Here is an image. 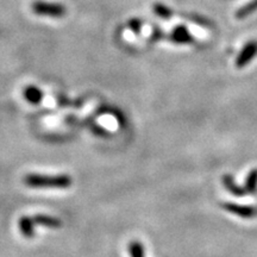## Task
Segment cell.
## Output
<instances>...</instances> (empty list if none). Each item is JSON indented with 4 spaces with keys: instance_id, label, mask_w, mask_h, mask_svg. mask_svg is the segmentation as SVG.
<instances>
[{
    "instance_id": "cell-1",
    "label": "cell",
    "mask_w": 257,
    "mask_h": 257,
    "mask_svg": "<svg viewBox=\"0 0 257 257\" xmlns=\"http://www.w3.org/2000/svg\"><path fill=\"white\" fill-rule=\"evenodd\" d=\"M25 186L30 188H69L73 180L68 174L43 175V174H28L24 176Z\"/></svg>"
},
{
    "instance_id": "cell-2",
    "label": "cell",
    "mask_w": 257,
    "mask_h": 257,
    "mask_svg": "<svg viewBox=\"0 0 257 257\" xmlns=\"http://www.w3.org/2000/svg\"><path fill=\"white\" fill-rule=\"evenodd\" d=\"M32 11L35 15L53 18H61L66 15V8L63 5L47 2H35L32 4Z\"/></svg>"
},
{
    "instance_id": "cell-3",
    "label": "cell",
    "mask_w": 257,
    "mask_h": 257,
    "mask_svg": "<svg viewBox=\"0 0 257 257\" xmlns=\"http://www.w3.org/2000/svg\"><path fill=\"white\" fill-rule=\"evenodd\" d=\"M224 211L229 212L233 216L242 218V219H253L257 217V207L252 205L237 204V202H224L221 205Z\"/></svg>"
},
{
    "instance_id": "cell-4",
    "label": "cell",
    "mask_w": 257,
    "mask_h": 257,
    "mask_svg": "<svg viewBox=\"0 0 257 257\" xmlns=\"http://www.w3.org/2000/svg\"><path fill=\"white\" fill-rule=\"evenodd\" d=\"M221 182H223V186L226 189L227 192L231 193V194L234 195V197H243L246 193L244 191L243 186H239L237 184L236 179L233 178L231 174H225L221 178Z\"/></svg>"
},
{
    "instance_id": "cell-5",
    "label": "cell",
    "mask_w": 257,
    "mask_h": 257,
    "mask_svg": "<svg viewBox=\"0 0 257 257\" xmlns=\"http://www.w3.org/2000/svg\"><path fill=\"white\" fill-rule=\"evenodd\" d=\"M35 224L41 225V226L49 227V229H60L62 226V221L59 218L49 216V214H36L32 217Z\"/></svg>"
},
{
    "instance_id": "cell-6",
    "label": "cell",
    "mask_w": 257,
    "mask_h": 257,
    "mask_svg": "<svg viewBox=\"0 0 257 257\" xmlns=\"http://www.w3.org/2000/svg\"><path fill=\"white\" fill-rule=\"evenodd\" d=\"M257 54V44L256 43H250L249 46H246L240 53L238 59L236 61V66L238 68H242V67L245 66L246 63H249L250 61L252 60V57Z\"/></svg>"
},
{
    "instance_id": "cell-7",
    "label": "cell",
    "mask_w": 257,
    "mask_h": 257,
    "mask_svg": "<svg viewBox=\"0 0 257 257\" xmlns=\"http://www.w3.org/2000/svg\"><path fill=\"white\" fill-rule=\"evenodd\" d=\"M18 226L21 233L25 238H32L35 236V221L32 217L23 216L18 220Z\"/></svg>"
},
{
    "instance_id": "cell-8",
    "label": "cell",
    "mask_w": 257,
    "mask_h": 257,
    "mask_svg": "<svg viewBox=\"0 0 257 257\" xmlns=\"http://www.w3.org/2000/svg\"><path fill=\"white\" fill-rule=\"evenodd\" d=\"M244 191L246 194L253 195L257 193V168H252L248 172L244 180Z\"/></svg>"
},
{
    "instance_id": "cell-9",
    "label": "cell",
    "mask_w": 257,
    "mask_h": 257,
    "mask_svg": "<svg viewBox=\"0 0 257 257\" xmlns=\"http://www.w3.org/2000/svg\"><path fill=\"white\" fill-rule=\"evenodd\" d=\"M23 95L25 100L30 102L32 105L40 104L42 99H43V92H42L38 87H36V86H32V85L28 86V87L24 89Z\"/></svg>"
},
{
    "instance_id": "cell-10",
    "label": "cell",
    "mask_w": 257,
    "mask_h": 257,
    "mask_svg": "<svg viewBox=\"0 0 257 257\" xmlns=\"http://www.w3.org/2000/svg\"><path fill=\"white\" fill-rule=\"evenodd\" d=\"M127 250L130 257H147L146 246L140 240H131L127 245Z\"/></svg>"
},
{
    "instance_id": "cell-11",
    "label": "cell",
    "mask_w": 257,
    "mask_h": 257,
    "mask_svg": "<svg viewBox=\"0 0 257 257\" xmlns=\"http://www.w3.org/2000/svg\"><path fill=\"white\" fill-rule=\"evenodd\" d=\"M174 40L178 41V42H181V43H185V42L191 41V37H189L187 31L185 30V28H179L178 30L175 31Z\"/></svg>"
}]
</instances>
